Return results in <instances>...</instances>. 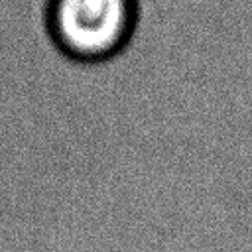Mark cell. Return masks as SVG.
<instances>
[{
	"label": "cell",
	"mask_w": 252,
	"mask_h": 252,
	"mask_svg": "<svg viewBox=\"0 0 252 252\" xmlns=\"http://www.w3.org/2000/svg\"><path fill=\"white\" fill-rule=\"evenodd\" d=\"M53 47L77 63H104L130 47L132 0H53L47 20Z\"/></svg>",
	"instance_id": "1"
}]
</instances>
